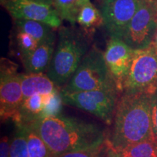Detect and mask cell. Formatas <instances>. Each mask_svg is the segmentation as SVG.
Returning a JSON list of instances; mask_svg holds the SVG:
<instances>
[{
  "label": "cell",
  "mask_w": 157,
  "mask_h": 157,
  "mask_svg": "<svg viewBox=\"0 0 157 157\" xmlns=\"http://www.w3.org/2000/svg\"><path fill=\"white\" fill-rule=\"evenodd\" d=\"M27 126L42 137L57 157L99 146L107 139L105 131L98 125L61 114L43 118Z\"/></svg>",
  "instance_id": "6da1fadb"
},
{
  "label": "cell",
  "mask_w": 157,
  "mask_h": 157,
  "mask_svg": "<svg viewBox=\"0 0 157 157\" xmlns=\"http://www.w3.org/2000/svg\"><path fill=\"white\" fill-rule=\"evenodd\" d=\"M111 143L118 151L145 140H156L151 119V94L124 92L119 98Z\"/></svg>",
  "instance_id": "7a4b0ae2"
},
{
  "label": "cell",
  "mask_w": 157,
  "mask_h": 157,
  "mask_svg": "<svg viewBox=\"0 0 157 157\" xmlns=\"http://www.w3.org/2000/svg\"><path fill=\"white\" fill-rule=\"evenodd\" d=\"M89 42L85 34L73 27H61L52 61L46 74L58 87L66 85L87 53Z\"/></svg>",
  "instance_id": "3957f363"
},
{
  "label": "cell",
  "mask_w": 157,
  "mask_h": 157,
  "mask_svg": "<svg viewBox=\"0 0 157 157\" xmlns=\"http://www.w3.org/2000/svg\"><path fill=\"white\" fill-rule=\"evenodd\" d=\"M105 89L118 88L105 63L104 52L93 47L84 56L75 73L61 90L77 93Z\"/></svg>",
  "instance_id": "277c9868"
},
{
  "label": "cell",
  "mask_w": 157,
  "mask_h": 157,
  "mask_svg": "<svg viewBox=\"0 0 157 157\" xmlns=\"http://www.w3.org/2000/svg\"><path fill=\"white\" fill-rule=\"evenodd\" d=\"M117 89L68 93L61 90L63 103L95 115L108 125L112 124L119 101Z\"/></svg>",
  "instance_id": "5b68a950"
},
{
  "label": "cell",
  "mask_w": 157,
  "mask_h": 157,
  "mask_svg": "<svg viewBox=\"0 0 157 157\" xmlns=\"http://www.w3.org/2000/svg\"><path fill=\"white\" fill-rule=\"evenodd\" d=\"M157 89V50L151 44L148 48L134 50L124 92L152 94Z\"/></svg>",
  "instance_id": "8992f818"
},
{
  "label": "cell",
  "mask_w": 157,
  "mask_h": 157,
  "mask_svg": "<svg viewBox=\"0 0 157 157\" xmlns=\"http://www.w3.org/2000/svg\"><path fill=\"white\" fill-rule=\"evenodd\" d=\"M157 29V0H144L129 22L122 40L132 50L148 48Z\"/></svg>",
  "instance_id": "52a82bcc"
},
{
  "label": "cell",
  "mask_w": 157,
  "mask_h": 157,
  "mask_svg": "<svg viewBox=\"0 0 157 157\" xmlns=\"http://www.w3.org/2000/svg\"><path fill=\"white\" fill-rule=\"evenodd\" d=\"M17 66L6 58H1L0 67V116L1 120H13L23 101L21 74Z\"/></svg>",
  "instance_id": "ba28073f"
},
{
  "label": "cell",
  "mask_w": 157,
  "mask_h": 157,
  "mask_svg": "<svg viewBox=\"0 0 157 157\" xmlns=\"http://www.w3.org/2000/svg\"><path fill=\"white\" fill-rule=\"evenodd\" d=\"M144 0H104L101 12L110 37L122 39L129 22Z\"/></svg>",
  "instance_id": "9c48e42d"
},
{
  "label": "cell",
  "mask_w": 157,
  "mask_h": 157,
  "mask_svg": "<svg viewBox=\"0 0 157 157\" xmlns=\"http://www.w3.org/2000/svg\"><path fill=\"white\" fill-rule=\"evenodd\" d=\"M3 6L15 20L39 21L52 28H59L62 24V19L52 6L34 0H7Z\"/></svg>",
  "instance_id": "30bf717a"
},
{
  "label": "cell",
  "mask_w": 157,
  "mask_h": 157,
  "mask_svg": "<svg viewBox=\"0 0 157 157\" xmlns=\"http://www.w3.org/2000/svg\"><path fill=\"white\" fill-rule=\"evenodd\" d=\"M134 50L129 48L122 39L111 37L104 52L108 68L120 93L124 90V84L128 75Z\"/></svg>",
  "instance_id": "8fae6325"
},
{
  "label": "cell",
  "mask_w": 157,
  "mask_h": 157,
  "mask_svg": "<svg viewBox=\"0 0 157 157\" xmlns=\"http://www.w3.org/2000/svg\"><path fill=\"white\" fill-rule=\"evenodd\" d=\"M55 41L52 39L42 43L32 52L21 57L26 73L47 72L53 57Z\"/></svg>",
  "instance_id": "7c38bea8"
},
{
  "label": "cell",
  "mask_w": 157,
  "mask_h": 157,
  "mask_svg": "<svg viewBox=\"0 0 157 157\" xmlns=\"http://www.w3.org/2000/svg\"><path fill=\"white\" fill-rule=\"evenodd\" d=\"M21 80L23 100L36 94L50 95L60 90L44 73L21 74Z\"/></svg>",
  "instance_id": "4fadbf2b"
},
{
  "label": "cell",
  "mask_w": 157,
  "mask_h": 157,
  "mask_svg": "<svg viewBox=\"0 0 157 157\" xmlns=\"http://www.w3.org/2000/svg\"><path fill=\"white\" fill-rule=\"evenodd\" d=\"M47 95H34L23 100L16 117L13 119L15 125L27 126L42 117Z\"/></svg>",
  "instance_id": "5bb4252c"
},
{
  "label": "cell",
  "mask_w": 157,
  "mask_h": 157,
  "mask_svg": "<svg viewBox=\"0 0 157 157\" xmlns=\"http://www.w3.org/2000/svg\"><path fill=\"white\" fill-rule=\"evenodd\" d=\"M17 30L23 31L34 37L39 44L56 39V34L52 27L46 23L31 20H15Z\"/></svg>",
  "instance_id": "9a60e30c"
},
{
  "label": "cell",
  "mask_w": 157,
  "mask_h": 157,
  "mask_svg": "<svg viewBox=\"0 0 157 157\" xmlns=\"http://www.w3.org/2000/svg\"><path fill=\"white\" fill-rule=\"evenodd\" d=\"M90 0H54L53 7L62 20L74 25L82 7Z\"/></svg>",
  "instance_id": "2e32d148"
},
{
  "label": "cell",
  "mask_w": 157,
  "mask_h": 157,
  "mask_svg": "<svg viewBox=\"0 0 157 157\" xmlns=\"http://www.w3.org/2000/svg\"><path fill=\"white\" fill-rule=\"evenodd\" d=\"M25 127L26 129L29 157H57L34 129L29 126Z\"/></svg>",
  "instance_id": "e0dca14e"
},
{
  "label": "cell",
  "mask_w": 157,
  "mask_h": 157,
  "mask_svg": "<svg viewBox=\"0 0 157 157\" xmlns=\"http://www.w3.org/2000/svg\"><path fill=\"white\" fill-rule=\"evenodd\" d=\"M122 157H157V140H145L121 150Z\"/></svg>",
  "instance_id": "ac0fdd59"
},
{
  "label": "cell",
  "mask_w": 157,
  "mask_h": 157,
  "mask_svg": "<svg viewBox=\"0 0 157 157\" xmlns=\"http://www.w3.org/2000/svg\"><path fill=\"white\" fill-rule=\"evenodd\" d=\"M76 22L84 28L91 29L103 25L101 12L91 2L84 5L78 13Z\"/></svg>",
  "instance_id": "d6986e66"
},
{
  "label": "cell",
  "mask_w": 157,
  "mask_h": 157,
  "mask_svg": "<svg viewBox=\"0 0 157 157\" xmlns=\"http://www.w3.org/2000/svg\"><path fill=\"white\" fill-rule=\"evenodd\" d=\"M16 129L11 140L10 157H29L26 129L23 125H15Z\"/></svg>",
  "instance_id": "ffe728a7"
},
{
  "label": "cell",
  "mask_w": 157,
  "mask_h": 157,
  "mask_svg": "<svg viewBox=\"0 0 157 157\" xmlns=\"http://www.w3.org/2000/svg\"><path fill=\"white\" fill-rule=\"evenodd\" d=\"M63 104L61 95V90L50 95H47L41 119L60 115Z\"/></svg>",
  "instance_id": "44dd1931"
},
{
  "label": "cell",
  "mask_w": 157,
  "mask_h": 157,
  "mask_svg": "<svg viewBox=\"0 0 157 157\" xmlns=\"http://www.w3.org/2000/svg\"><path fill=\"white\" fill-rule=\"evenodd\" d=\"M15 41H16L17 46L21 53V57L26 56L32 52L39 45V43L34 37L19 30H17Z\"/></svg>",
  "instance_id": "7402d4cb"
},
{
  "label": "cell",
  "mask_w": 157,
  "mask_h": 157,
  "mask_svg": "<svg viewBox=\"0 0 157 157\" xmlns=\"http://www.w3.org/2000/svg\"><path fill=\"white\" fill-rule=\"evenodd\" d=\"M58 157H107L106 143L105 141L101 146L95 148L74 151L61 154Z\"/></svg>",
  "instance_id": "603a6c76"
},
{
  "label": "cell",
  "mask_w": 157,
  "mask_h": 157,
  "mask_svg": "<svg viewBox=\"0 0 157 157\" xmlns=\"http://www.w3.org/2000/svg\"><path fill=\"white\" fill-rule=\"evenodd\" d=\"M151 119L153 132L157 140V89L151 94Z\"/></svg>",
  "instance_id": "cb8c5ba5"
},
{
  "label": "cell",
  "mask_w": 157,
  "mask_h": 157,
  "mask_svg": "<svg viewBox=\"0 0 157 157\" xmlns=\"http://www.w3.org/2000/svg\"><path fill=\"white\" fill-rule=\"evenodd\" d=\"M11 140L7 136L2 137L0 142V157H10Z\"/></svg>",
  "instance_id": "d4e9b609"
},
{
  "label": "cell",
  "mask_w": 157,
  "mask_h": 157,
  "mask_svg": "<svg viewBox=\"0 0 157 157\" xmlns=\"http://www.w3.org/2000/svg\"><path fill=\"white\" fill-rule=\"evenodd\" d=\"M106 143V156L107 157H122L121 153L116 149L111 143L109 138H107L105 140Z\"/></svg>",
  "instance_id": "484cf974"
},
{
  "label": "cell",
  "mask_w": 157,
  "mask_h": 157,
  "mask_svg": "<svg viewBox=\"0 0 157 157\" xmlns=\"http://www.w3.org/2000/svg\"><path fill=\"white\" fill-rule=\"evenodd\" d=\"M34 1L38 2L45 4V5L53 6V2L54 0H34Z\"/></svg>",
  "instance_id": "4316f807"
},
{
  "label": "cell",
  "mask_w": 157,
  "mask_h": 157,
  "mask_svg": "<svg viewBox=\"0 0 157 157\" xmlns=\"http://www.w3.org/2000/svg\"><path fill=\"white\" fill-rule=\"evenodd\" d=\"M153 44L154 45L155 48H156L157 50V29H156V34H155V36H154V41H153Z\"/></svg>",
  "instance_id": "83f0119b"
},
{
  "label": "cell",
  "mask_w": 157,
  "mask_h": 157,
  "mask_svg": "<svg viewBox=\"0 0 157 157\" xmlns=\"http://www.w3.org/2000/svg\"><path fill=\"white\" fill-rule=\"evenodd\" d=\"M100 1H101V2H103V1H104V0H100Z\"/></svg>",
  "instance_id": "f1b7e54d"
}]
</instances>
